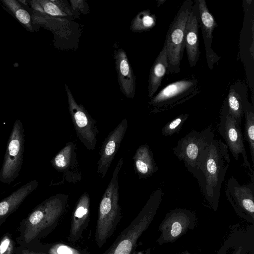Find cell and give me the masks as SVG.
I'll list each match as a JSON object with an SVG mask.
<instances>
[{
    "label": "cell",
    "instance_id": "cell-1",
    "mask_svg": "<svg viewBox=\"0 0 254 254\" xmlns=\"http://www.w3.org/2000/svg\"><path fill=\"white\" fill-rule=\"evenodd\" d=\"M231 158L227 146L215 137L203 151L196 179L208 205L217 210L220 190Z\"/></svg>",
    "mask_w": 254,
    "mask_h": 254
},
{
    "label": "cell",
    "instance_id": "cell-2",
    "mask_svg": "<svg viewBox=\"0 0 254 254\" xmlns=\"http://www.w3.org/2000/svg\"><path fill=\"white\" fill-rule=\"evenodd\" d=\"M68 195L58 193L37 205L22 221L18 239L20 246L27 247L49 234L66 212Z\"/></svg>",
    "mask_w": 254,
    "mask_h": 254
},
{
    "label": "cell",
    "instance_id": "cell-3",
    "mask_svg": "<svg viewBox=\"0 0 254 254\" xmlns=\"http://www.w3.org/2000/svg\"><path fill=\"white\" fill-rule=\"evenodd\" d=\"M123 164V158H121L99 203L95 234V241L99 248L113 235L122 217L119 203L118 178Z\"/></svg>",
    "mask_w": 254,
    "mask_h": 254
},
{
    "label": "cell",
    "instance_id": "cell-4",
    "mask_svg": "<svg viewBox=\"0 0 254 254\" xmlns=\"http://www.w3.org/2000/svg\"><path fill=\"white\" fill-rule=\"evenodd\" d=\"M163 196L161 188L156 190L137 216L102 254H135L137 241L153 220Z\"/></svg>",
    "mask_w": 254,
    "mask_h": 254
},
{
    "label": "cell",
    "instance_id": "cell-5",
    "mask_svg": "<svg viewBox=\"0 0 254 254\" xmlns=\"http://www.w3.org/2000/svg\"><path fill=\"white\" fill-rule=\"evenodd\" d=\"M200 92L199 83L195 77L182 79L169 84L149 98L147 107L151 114L165 112L190 100Z\"/></svg>",
    "mask_w": 254,
    "mask_h": 254
},
{
    "label": "cell",
    "instance_id": "cell-6",
    "mask_svg": "<svg viewBox=\"0 0 254 254\" xmlns=\"http://www.w3.org/2000/svg\"><path fill=\"white\" fill-rule=\"evenodd\" d=\"M193 2L192 0H186L183 2L166 35L164 45L168 58L167 75L180 71L181 62L185 48L186 28Z\"/></svg>",
    "mask_w": 254,
    "mask_h": 254
},
{
    "label": "cell",
    "instance_id": "cell-7",
    "mask_svg": "<svg viewBox=\"0 0 254 254\" xmlns=\"http://www.w3.org/2000/svg\"><path fill=\"white\" fill-rule=\"evenodd\" d=\"M215 137L213 128L208 127L200 131L192 130L179 139L172 148L175 156L183 161L187 170L196 178L200 156L208 145Z\"/></svg>",
    "mask_w": 254,
    "mask_h": 254
},
{
    "label": "cell",
    "instance_id": "cell-8",
    "mask_svg": "<svg viewBox=\"0 0 254 254\" xmlns=\"http://www.w3.org/2000/svg\"><path fill=\"white\" fill-rule=\"evenodd\" d=\"M25 134L20 120H16L7 142L5 153L0 171V181L8 185L19 175L23 162Z\"/></svg>",
    "mask_w": 254,
    "mask_h": 254
},
{
    "label": "cell",
    "instance_id": "cell-9",
    "mask_svg": "<svg viewBox=\"0 0 254 254\" xmlns=\"http://www.w3.org/2000/svg\"><path fill=\"white\" fill-rule=\"evenodd\" d=\"M218 131L233 157L236 160L239 159L240 155L243 157L242 165L246 169L252 182L254 183V171L248 159L240 125L229 112L226 100L223 103L220 113Z\"/></svg>",
    "mask_w": 254,
    "mask_h": 254
},
{
    "label": "cell",
    "instance_id": "cell-10",
    "mask_svg": "<svg viewBox=\"0 0 254 254\" xmlns=\"http://www.w3.org/2000/svg\"><path fill=\"white\" fill-rule=\"evenodd\" d=\"M68 110L76 135L90 151L94 150L99 131L93 119L81 103L76 102L69 87L64 85Z\"/></svg>",
    "mask_w": 254,
    "mask_h": 254
},
{
    "label": "cell",
    "instance_id": "cell-11",
    "mask_svg": "<svg viewBox=\"0 0 254 254\" xmlns=\"http://www.w3.org/2000/svg\"><path fill=\"white\" fill-rule=\"evenodd\" d=\"M195 213L185 208H176L168 212L158 230L161 232L156 240L158 245L173 243L193 229L196 223Z\"/></svg>",
    "mask_w": 254,
    "mask_h": 254
},
{
    "label": "cell",
    "instance_id": "cell-12",
    "mask_svg": "<svg viewBox=\"0 0 254 254\" xmlns=\"http://www.w3.org/2000/svg\"><path fill=\"white\" fill-rule=\"evenodd\" d=\"M225 194L237 215L254 225V183L241 185L231 177L227 181Z\"/></svg>",
    "mask_w": 254,
    "mask_h": 254
},
{
    "label": "cell",
    "instance_id": "cell-13",
    "mask_svg": "<svg viewBox=\"0 0 254 254\" xmlns=\"http://www.w3.org/2000/svg\"><path fill=\"white\" fill-rule=\"evenodd\" d=\"M216 254H254V225L233 226Z\"/></svg>",
    "mask_w": 254,
    "mask_h": 254
},
{
    "label": "cell",
    "instance_id": "cell-14",
    "mask_svg": "<svg viewBox=\"0 0 254 254\" xmlns=\"http://www.w3.org/2000/svg\"><path fill=\"white\" fill-rule=\"evenodd\" d=\"M128 127L126 119L111 131L104 141L100 148V158L97 162V174L103 179L117 154L125 135Z\"/></svg>",
    "mask_w": 254,
    "mask_h": 254
},
{
    "label": "cell",
    "instance_id": "cell-15",
    "mask_svg": "<svg viewBox=\"0 0 254 254\" xmlns=\"http://www.w3.org/2000/svg\"><path fill=\"white\" fill-rule=\"evenodd\" d=\"M53 168L62 173L65 181L74 184L80 181L82 175L77 160V148L69 141L51 160Z\"/></svg>",
    "mask_w": 254,
    "mask_h": 254
},
{
    "label": "cell",
    "instance_id": "cell-16",
    "mask_svg": "<svg viewBox=\"0 0 254 254\" xmlns=\"http://www.w3.org/2000/svg\"><path fill=\"white\" fill-rule=\"evenodd\" d=\"M90 217V198L85 191L79 198L73 210L70 227L67 239L74 244L83 238V233L88 227Z\"/></svg>",
    "mask_w": 254,
    "mask_h": 254
},
{
    "label": "cell",
    "instance_id": "cell-17",
    "mask_svg": "<svg viewBox=\"0 0 254 254\" xmlns=\"http://www.w3.org/2000/svg\"><path fill=\"white\" fill-rule=\"evenodd\" d=\"M199 28L201 29L202 37L205 49L206 58L208 67L212 69L217 63L219 57L212 50L211 44L212 33L218 26L214 16L209 11L205 0H197Z\"/></svg>",
    "mask_w": 254,
    "mask_h": 254
},
{
    "label": "cell",
    "instance_id": "cell-18",
    "mask_svg": "<svg viewBox=\"0 0 254 254\" xmlns=\"http://www.w3.org/2000/svg\"><path fill=\"white\" fill-rule=\"evenodd\" d=\"M199 28L197 0L193 2L187 22L185 45L188 59L191 67L195 66L198 62L200 52L199 47L198 29Z\"/></svg>",
    "mask_w": 254,
    "mask_h": 254
},
{
    "label": "cell",
    "instance_id": "cell-19",
    "mask_svg": "<svg viewBox=\"0 0 254 254\" xmlns=\"http://www.w3.org/2000/svg\"><path fill=\"white\" fill-rule=\"evenodd\" d=\"M114 57L121 91L126 97L133 99L136 88L135 77L127 53L123 49H119L115 51Z\"/></svg>",
    "mask_w": 254,
    "mask_h": 254
},
{
    "label": "cell",
    "instance_id": "cell-20",
    "mask_svg": "<svg viewBox=\"0 0 254 254\" xmlns=\"http://www.w3.org/2000/svg\"><path fill=\"white\" fill-rule=\"evenodd\" d=\"M38 185L36 179L30 180L0 201V226L37 189Z\"/></svg>",
    "mask_w": 254,
    "mask_h": 254
},
{
    "label": "cell",
    "instance_id": "cell-21",
    "mask_svg": "<svg viewBox=\"0 0 254 254\" xmlns=\"http://www.w3.org/2000/svg\"><path fill=\"white\" fill-rule=\"evenodd\" d=\"M246 84L241 80H236L230 87L226 102L229 112L240 125L248 101Z\"/></svg>",
    "mask_w": 254,
    "mask_h": 254
},
{
    "label": "cell",
    "instance_id": "cell-22",
    "mask_svg": "<svg viewBox=\"0 0 254 254\" xmlns=\"http://www.w3.org/2000/svg\"><path fill=\"white\" fill-rule=\"evenodd\" d=\"M133 160L134 170L139 179L151 177L159 169L152 151L147 144L138 147L133 157Z\"/></svg>",
    "mask_w": 254,
    "mask_h": 254
},
{
    "label": "cell",
    "instance_id": "cell-23",
    "mask_svg": "<svg viewBox=\"0 0 254 254\" xmlns=\"http://www.w3.org/2000/svg\"><path fill=\"white\" fill-rule=\"evenodd\" d=\"M168 68L167 51L164 45L150 70L148 88L149 99L155 95L160 87Z\"/></svg>",
    "mask_w": 254,
    "mask_h": 254
},
{
    "label": "cell",
    "instance_id": "cell-24",
    "mask_svg": "<svg viewBox=\"0 0 254 254\" xmlns=\"http://www.w3.org/2000/svg\"><path fill=\"white\" fill-rule=\"evenodd\" d=\"M33 7L37 10L53 16H72L70 6L61 0L34 1Z\"/></svg>",
    "mask_w": 254,
    "mask_h": 254
},
{
    "label": "cell",
    "instance_id": "cell-25",
    "mask_svg": "<svg viewBox=\"0 0 254 254\" xmlns=\"http://www.w3.org/2000/svg\"><path fill=\"white\" fill-rule=\"evenodd\" d=\"M37 247V251L45 254H90L87 249L80 248L63 242L48 244L38 242Z\"/></svg>",
    "mask_w": 254,
    "mask_h": 254
},
{
    "label": "cell",
    "instance_id": "cell-26",
    "mask_svg": "<svg viewBox=\"0 0 254 254\" xmlns=\"http://www.w3.org/2000/svg\"><path fill=\"white\" fill-rule=\"evenodd\" d=\"M244 116L245 138L249 143L252 161L254 164V108L249 101L246 105Z\"/></svg>",
    "mask_w": 254,
    "mask_h": 254
},
{
    "label": "cell",
    "instance_id": "cell-27",
    "mask_svg": "<svg viewBox=\"0 0 254 254\" xmlns=\"http://www.w3.org/2000/svg\"><path fill=\"white\" fill-rule=\"evenodd\" d=\"M156 24V17L149 9L142 10L132 19L130 30L133 32H142L153 28Z\"/></svg>",
    "mask_w": 254,
    "mask_h": 254
},
{
    "label": "cell",
    "instance_id": "cell-28",
    "mask_svg": "<svg viewBox=\"0 0 254 254\" xmlns=\"http://www.w3.org/2000/svg\"><path fill=\"white\" fill-rule=\"evenodd\" d=\"M189 114H181L171 121L167 123L162 128L161 134L164 136H170L178 133L189 118Z\"/></svg>",
    "mask_w": 254,
    "mask_h": 254
},
{
    "label": "cell",
    "instance_id": "cell-29",
    "mask_svg": "<svg viewBox=\"0 0 254 254\" xmlns=\"http://www.w3.org/2000/svg\"><path fill=\"white\" fill-rule=\"evenodd\" d=\"M12 11L14 12L16 18L22 24L28 27H31V17L29 12L22 7H18V3L14 0L4 1Z\"/></svg>",
    "mask_w": 254,
    "mask_h": 254
},
{
    "label": "cell",
    "instance_id": "cell-30",
    "mask_svg": "<svg viewBox=\"0 0 254 254\" xmlns=\"http://www.w3.org/2000/svg\"><path fill=\"white\" fill-rule=\"evenodd\" d=\"M15 242L11 235L4 234L0 239V254H16Z\"/></svg>",
    "mask_w": 254,
    "mask_h": 254
},
{
    "label": "cell",
    "instance_id": "cell-31",
    "mask_svg": "<svg viewBox=\"0 0 254 254\" xmlns=\"http://www.w3.org/2000/svg\"><path fill=\"white\" fill-rule=\"evenodd\" d=\"M70 6L72 12H78L86 14L89 12V7L84 0H70Z\"/></svg>",
    "mask_w": 254,
    "mask_h": 254
},
{
    "label": "cell",
    "instance_id": "cell-32",
    "mask_svg": "<svg viewBox=\"0 0 254 254\" xmlns=\"http://www.w3.org/2000/svg\"><path fill=\"white\" fill-rule=\"evenodd\" d=\"M16 254H45L38 251H33L27 247L20 246L16 251Z\"/></svg>",
    "mask_w": 254,
    "mask_h": 254
},
{
    "label": "cell",
    "instance_id": "cell-33",
    "mask_svg": "<svg viewBox=\"0 0 254 254\" xmlns=\"http://www.w3.org/2000/svg\"><path fill=\"white\" fill-rule=\"evenodd\" d=\"M151 253V249L150 248L146 250L139 252H135V254H150Z\"/></svg>",
    "mask_w": 254,
    "mask_h": 254
},
{
    "label": "cell",
    "instance_id": "cell-34",
    "mask_svg": "<svg viewBox=\"0 0 254 254\" xmlns=\"http://www.w3.org/2000/svg\"><path fill=\"white\" fill-rule=\"evenodd\" d=\"M165 1V0H159L158 1V2H157V6H159L161 4H163V2Z\"/></svg>",
    "mask_w": 254,
    "mask_h": 254
},
{
    "label": "cell",
    "instance_id": "cell-35",
    "mask_svg": "<svg viewBox=\"0 0 254 254\" xmlns=\"http://www.w3.org/2000/svg\"><path fill=\"white\" fill-rule=\"evenodd\" d=\"M190 254V253H189L188 251H185V252H184L182 253H181V254Z\"/></svg>",
    "mask_w": 254,
    "mask_h": 254
}]
</instances>
